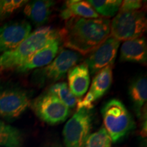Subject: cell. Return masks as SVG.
Segmentation results:
<instances>
[{"mask_svg": "<svg viewBox=\"0 0 147 147\" xmlns=\"http://www.w3.org/2000/svg\"><path fill=\"white\" fill-rule=\"evenodd\" d=\"M108 18H71L59 31L64 47L82 55L90 54L110 36Z\"/></svg>", "mask_w": 147, "mask_h": 147, "instance_id": "obj_1", "label": "cell"}, {"mask_svg": "<svg viewBox=\"0 0 147 147\" xmlns=\"http://www.w3.org/2000/svg\"><path fill=\"white\" fill-rule=\"evenodd\" d=\"M60 37L59 31L51 26L38 27L14 50L0 55V67L3 70L16 69L52 40Z\"/></svg>", "mask_w": 147, "mask_h": 147, "instance_id": "obj_2", "label": "cell"}, {"mask_svg": "<svg viewBox=\"0 0 147 147\" xmlns=\"http://www.w3.org/2000/svg\"><path fill=\"white\" fill-rule=\"evenodd\" d=\"M104 127L113 142L125 136L134 127L132 116L124 104L118 99H111L101 110Z\"/></svg>", "mask_w": 147, "mask_h": 147, "instance_id": "obj_3", "label": "cell"}, {"mask_svg": "<svg viewBox=\"0 0 147 147\" xmlns=\"http://www.w3.org/2000/svg\"><path fill=\"white\" fill-rule=\"evenodd\" d=\"M81 59V55L69 49H61L58 55L49 65L37 69L32 75L35 85L43 87L65 78L71 67Z\"/></svg>", "mask_w": 147, "mask_h": 147, "instance_id": "obj_4", "label": "cell"}, {"mask_svg": "<svg viewBox=\"0 0 147 147\" xmlns=\"http://www.w3.org/2000/svg\"><path fill=\"white\" fill-rule=\"evenodd\" d=\"M147 20L144 10L118 12L110 21V36L119 41L142 37L146 32Z\"/></svg>", "mask_w": 147, "mask_h": 147, "instance_id": "obj_5", "label": "cell"}, {"mask_svg": "<svg viewBox=\"0 0 147 147\" xmlns=\"http://www.w3.org/2000/svg\"><path fill=\"white\" fill-rule=\"evenodd\" d=\"M30 107L38 118L52 125L64 122L70 115V109L48 91L31 101Z\"/></svg>", "mask_w": 147, "mask_h": 147, "instance_id": "obj_6", "label": "cell"}, {"mask_svg": "<svg viewBox=\"0 0 147 147\" xmlns=\"http://www.w3.org/2000/svg\"><path fill=\"white\" fill-rule=\"evenodd\" d=\"M93 124L91 110H76L63 128V136L66 147H84Z\"/></svg>", "mask_w": 147, "mask_h": 147, "instance_id": "obj_7", "label": "cell"}, {"mask_svg": "<svg viewBox=\"0 0 147 147\" xmlns=\"http://www.w3.org/2000/svg\"><path fill=\"white\" fill-rule=\"evenodd\" d=\"M28 92L17 87L0 89V117L8 121L19 118L30 107Z\"/></svg>", "mask_w": 147, "mask_h": 147, "instance_id": "obj_8", "label": "cell"}, {"mask_svg": "<svg viewBox=\"0 0 147 147\" xmlns=\"http://www.w3.org/2000/svg\"><path fill=\"white\" fill-rule=\"evenodd\" d=\"M121 42L110 36L103 43L91 52L84 63L91 74H96L107 66H113Z\"/></svg>", "mask_w": 147, "mask_h": 147, "instance_id": "obj_9", "label": "cell"}, {"mask_svg": "<svg viewBox=\"0 0 147 147\" xmlns=\"http://www.w3.org/2000/svg\"><path fill=\"white\" fill-rule=\"evenodd\" d=\"M32 32L25 20L12 21L0 26V55L16 49Z\"/></svg>", "mask_w": 147, "mask_h": 147, "instance_id": "obj_10", "label": "cell"}, {"mask_svg": "<svg viewBox=\"0 0 147 147\" xmlns=\"http://www.w3.org/2000/svg\"><path fill=\"white\" fill-rule=\"evenodd\" d=\"M113 82V66H107L97 72L92 81L90 90L83 100H79L77 110L81 108L91 110L93 103L104 96Z\"/></svg>", "mask_w": 147, "mask_h": 147, "instance_id": "obj_11", "label": "cell"}, {"mask_svg": "<svg viewBox=\"0 0 147 147\" xmlns=\"http://www.w3.org/2000/svg\"><path fill=\"white\" fill-rule=\"evenodd\" d=\"M61 37L47 44L41 49L32 55L23 63L15 69L16 71L25 73L34 69H39L49 65L55 58L59 51Z\"/></svg>", "mask_w": 147, "mask_h": 147, "instance_id": "obj_12", "label": "cell"}, {"mask_svg": "<svg viewBox=\"0 0 147 147\" xmlns=\"http://www.w3.org/2000/svg\"><path fill=\"white\" fill-rule=\"evenodd\" d=\"M120 60L121 61L146 64L147 45L144 37L125 41L121 47Z\"/></svg>", "mask_w": 147, "mask_h": 147, "instance_id": "obj_13", "label": "cell"}, {"mask_svg": "<svg viewBox=\"0 0 147 147\" xmlns=\"http://www.w3.org/2000/svg\"><path fill=\"white\" fill-rule=\"evenodd\" d=\"M55 4V1L51 0L28 1L25 5L23 12L36 26L40 27L49 21Z\"/></svg>", "mask_w": 147, "mask_h": 147, "instance_id": "obj_14", "label": "cell"}, {"mask_svg": "<svg viewBox=\"0 0 147 147\" xmlns=\"http://www.w3.org/2000/svg\"><path fill=\"white\" fill-rule=\"evenodd\" d=\"M67 74L69 89L77 98H80L85 94L90 84L89 67L85 63L74 66Z\"/></svg>", "mask_w": 147, "mask_h": 147, "instance_id": "obj_15", "label": "cell"}, {"mask_svg": "<svg viewBox=\"0 0 147 147\" xmlns=\"http://www.w3.org/2000/svg\"><path fill=\"white\" fill-rule=\"evenodd\" d=\"M62 19L67 20L71 18H98L100 16L95 12L91 5L87 1L69 0L66 1L60 12Z\"/></svg>", "mask_w": 147, "mask_h": 147, "instance_id": "obj_16", "label": "cell"}, {"mask_svg": "<svg viewBox=\"0 0 147 147\" xmlns=\"http://www.w3.org/2000/svg\"><path fill=\"white\" fill-rule=\"evenodd\" d=\"M129 95L136 114L138 117H140L147 99L146 76H138L132 80L129 87Z\"/></svg>", "mask_w": 147, "mask_h": 147, "instance_id": "obj_17", "label": "cell"}, {"mask_svg": "<svg viewBox=\"0 0 147 147\" xmlns=\"http://www.w3.org/2000/svg\"><path fill=\"white\" fill-rule=\"evenodd\" d=\"M23 134L17 128L0 120V146L21 147Z\"/></svg>", "mask_w": 147, "mask_h": 147, "instance_id": "obj_18", "label": "cell"}, {"mask_svg": "<svg viewBox=\"0 0 147 147\" xmlns=\"http://www.w3.org/2000/svg\"><path fill=\"white\" fill-rule=\"evenodd\" d=\"M48 91L58 97L61 102H63L69 109L76 107L79 101L71 93L67 84L64 82L53 84L49 88Z\"/></svg>", "mask_w": 147, "mask_h": 147, "instance_id": "obj_19", "label": "cell"}, {"mask_svg": "<svg viewBox=\"0 0 147 147\" xmlns=\"http://www.w3.org/2000/svg\"><path fill=\"white\" fill-rule=\"evenodd\" d=\"M95 12L103 18L114 16L119 12L121 0H88Z\"/></svg>", "mask_w": 147, "mask_h": 147, "instance_id": "obj_20", "label": "cell"}, {"mask_svg": "<svg viewBox=\"0 0 147 147\" xmlns=\"http://www.w3.org/2000/svg\"><path fill=\"white\" fill-rule=\"evenodd\" d=\"M112 142L111 138L103 125L88 136L84 147H111Z\"/></svg>", "mask_w": 147, "mask_h": 147, "instance_id": "obj_21", "label": "cell"}, {"mask_svg": "<svg viewBox=\"0 0 147 147\" xmlns=\"http://www.w3.org/2000/svg\"><path fill=\"white\" fill-rule=\"evenodd\" d=\"M27 0H0V22L10 17L28 3Z\"/></svg>", "mask_w": 147, "mask_h": 147, "instance_id": "obj_22", "label": "cell"}, {"mask_svg": "<svg viewBox=\"0 0 147 147\" xmlns=\"http://www.w3.org/2000/svg\"><path fill=\"white\" fill-rule=\"evenodd\" d=\"M144 5L142 1L139 0H125L122 1L119 12H134V11L142 10Z\"/></svg>", "mask_w": 147, "mask_h": 147, "instance_id": "obj_23", "label": "cell"}, {"mask_svg": "<svg viewBox=\"0 0 147 147\" xmlns=\"http://www.w3.org/2000/svg\"><path fill=\"white\" fill-rule=\"evenodd\" d=\"M1 71H2V69H1V67H0V73H1Z\"/></svg>", "mask_w": 147, "mask_h": 147, "instance_id": "obj_24", "label": "cell"}, {"mask_svg": "<svg viewBox=\"0 0 147 147\" xmlns=\"http://www.w3.org/2000/svg\"><path fill=\"white\" fill-rule=\"evenodd\" d=\"M53 147H58V146H53Z\"/></svg>", "mask_w": 147, "mask_h": 147, "instance_id": "obj_25", "label": "cell"}]
</instances>
